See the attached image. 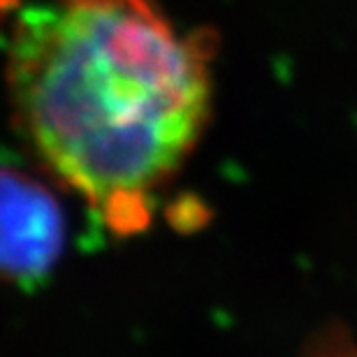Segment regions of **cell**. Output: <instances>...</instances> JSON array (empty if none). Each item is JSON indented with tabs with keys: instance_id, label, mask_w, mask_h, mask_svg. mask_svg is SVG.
I'll return each instance as SVG.
<instances>
[{
	"instance_id": "7a4b0ae2",
	"label": "cell",
	"mask_w": 357,
	"mask_h": 357,
	"mask_svg": "<svg viewBox=\"0 0 357 357\" xmlns=\"http://www.w3.org/2000/svg\"><path fill=\"white\" fill-rule=\"evenodd\" d=\"M66 239L59 199L33 176L0 167V278L31 281L56 265Z\"/></svg>"
},
{
	"instance_id": "6da1fadb",
	"label": "cell",
	"mask_w": 357,
	"mask_h": 357,
	"mask_svg": "<svg viewBox=\"0 0 357 357\" xmlns=\"http://www.w3.org/2000/svg\"><path fill=\"white\" fill-rule=\"evenodd\" d=\"M216 35L158 0H47L7 42L19 130L47 172L114 232H139L211 114Z\"/></svg>"
}]
</instances>
